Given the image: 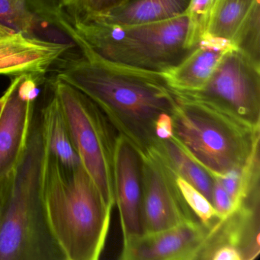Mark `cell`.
<instances>
[{
	"mask_svg": "<svg viewBox=\"0 0 260 260\" xmlns=\"http://www.w3.org/2000/svg\"><path fill=\"white\" fill-rule=\"evenodd\" d=\"M218 0H190L185 15L188 21V45L194 48L206 34Z\"/></svg>",
	"mask_w": 260,
	"mask_h": 260,
	"instance_id": "7402d4cb",
	"label": "cell"
},
{
	"mask_svg": "<svg viewBox=\"0 0 260 260\" xmlns=\"http://www.w3.org/2000/svg\"><path fill=\"white\" fill-rule=\"evenodd\" d=\"M12 175L13 173L0 180V226L2 223L4 211H5L6 205L8 199L9 191L11 185Z\"/></svg>",
	"mask_w": 260,
	"mask_h": 260,
	"instance_id": "4316f807",
	"label": "cell"
},
{
	"mask_svg": "<svg viewBox=\"0 0 260 260\" xmlns=\"http://www.w3.org/2000/svg\"><path fill=\"white\" fill-rule=\"evenodd\" d=\"M259 0H218L204 37L231 44L242 24Z\"/></svg>",
	"mask_w": 260,
	"mask_h": 260,
	"instance_id": "d6986e66",
	"label": "cell"
},
{
	"mask_svg": "<svg viewBox=\"0 0 260 260\" xmlns=\"http://www.w3.org/2000/svg\"><path fill=\"white\" fill-rule=\"evenodd\" d=\"M210 260H242L238 251L229 246H223L216 249Z\"/></svg>",
	"mask_w": 260,
	"mask_h": 260,
	"instance_id": "484cf974",
	"label": "cell"
},
{
	"mask_svg": "<svg viewBox=\"0 0 260 260\" xmlns=\"http://www.w3.org/2000/svg\"><path fill=\"white\" fill-rule=\"evenodd\" d=\"M79 37L97 55L117 64L164 73L182 62L194 48L188 45L186 15L135 25L97 21L71 22Z\"/></svg>",
	"mask_w": 260,
	"mask_h": 260,
	"instance_id": "277c9868",
	"label": "cell"
},
{
	"mask_svg": "<svg viewBox=\"0 0 260 260\" xmlns=\"http://www.w3.org/2000/svg\"><path fill=\"white\" fill-rule=\"evenodd\" d=\"M42 191L48 226L66 260L99 259L112 208L83 165L67 167L47 152Z\"/></svg>",
	"mask_w": 260,
	"mask_h": 260,
	"instance_id": "7a4b0ae2",
	"label": "cell"
},
{
	"mask_svg": "<svg viewBox=\"0 0 260 260\" xmlns=\"http://www.w3.org/2000/svg\"><path fill=\"white\" fill-rule=\"evenodd\" d=\"M176 182L187 206L208 229H211L221 219L211 202L197 188L177 174Z\"/></svg>",
	"mask_w": 260,
	"mask_h": 260,
	"instance_id": "44dd1931",
	"label": "cell"
},
{
	"mask_svg": "<svg viewBox=\"0 0 260 260\" xmlns=\"http://www.w3.org/2000/svg\"><path fill=\"white\" fill-rule=\"evenodd\" d=\"M260 197L243 201L229 215L220 219L208 231L197 259L210 260L220 246L238 251L242 260H253L260 252Z\"/></svg>",
	"mask_w": 260,
	"mask_h": 260,
	"instance_id": "4fadbf2b",
	"label": "cell"
},
{
	"mask_svg": "<svg viewBox=\"0 0 260 260\" xmlns=\"http://www.w3.org/2000/svg\"><path fill=\"white\" fill-rule=\"evenodd\" d=\"M7 97H8V89L6 90L2 96H0V118L2 116L4 107H5L6 103H7Z\"/></svg>",
	"mask_w": 260,
	"mask_h": 260,
	"instance_id": "83f0119b",
	"label": "cell"
},
{
	"mask_svg": "<svg viewBox=\"0 0 260 260\" xmlns=\"http://www.w3.org/2000/svg\"><path fill=\"white\" fill-rule=\"evenodd\" d=\"M176 95L177 104L171 115L175 141L211 175L243 170L259 149L260 127Z\"/></svg>",
	"mask_w": 260,
	"mask_h": 260,
	"instance_id": "5b68a950",
	"label": "cell"
},
{
	"mask_svg": "<svg viewBox=\"0 0 260 260\" xmlns=\"http://www.w3.org/2000/svg\"><path fill=\"white\" fill-rule=\"evenodd\" d=\"M175 92L211 106L248 125L260 127V67L235 48L225 54L201 89Z\"/></svg>",
	"mask_w": 260,
	"mask_h": 260,
	"instance_id": "52a82bcc",
	"label": "cell"
},
{
	"mask_svg": "<svg viewBox=\"0 0 260 260\" xmlns=\"http://www.w3.org/2000/svg\"><path fill=\"white\" fill-rule=\"evenodd\" d=\"M47 152L64 166L80 165L71 130L61 106L52 92L51 98L39 111Z\"/></svg>",
	"mask_w": 260,
	"mask_h": 260,
	"instance_id": "e0dca14e",
	"label": "cell"
},
{
	"mask_svg": "<svg viewBox=\"0 0 260 260\" xmlns=\"http://www.w3.org/2000/svg\"><path fill=\"white\" fill-rule=\"evenodd\" d=\"M12 34H15V33L12 32L10 30L7 29V28H4V27L0 26V39H4V38L10 36Z\"/></svg>",
	"mask_w": 260,
	"mask_h": 260,
	"instance_id": "f1b7e54d",
	"label": "cell"
},
{
	"mask_svg": "<svg viewBox=\"0 0 260 260\" xmlns=\"http://www.w3.org/2000/svg\"><path fill=\"white\" fill-rule=\"evenodd\" d=\"M46 153L36 112L23 154L12 175L0 226V260H66L45 216L42 179Z\"/></svg>",
	"mask_w": 260,
	"mask_h": 260,
	"instance_id": "3957f363",
	"label": "cell"
},
{
	"mask_svg": "<svg viewBox=\"0 0 260 260\" xmlns=\"http://www.w3.org/2000/svg\"><path fill=\"white\" fill-rule=\"evenodd\" d=\"M45 76H14L7 88L8 97L0 118V180L13 173L23 154Z\"/></svg>",
	"mask_w": 260,
	"mask_h": 260,
	"instance_id": "ba28073f",
	"label": "cell"
},
{
	"mask_svg": "<svg viewBox=\"0 0 260 260\" xmlns=\"http://www.w3.org/2000/svg\"><path fill=\"white\" fill-rule=\"evenodd\" d=\"M232 48L224 41L204 37L182 62L161 74L176 92L198 90L208 82L223 56Z\"/></svg>",
	"mask_w": 260,
	"mask_h": 260,
	"instance_id": "9a60e30c",
	"label": "cell"
},
{
	"mask_svg": "<svg viewBox=\"0 0 260 260\" xmlns=\"http://www.w3.org/2000/svg\"><path fill=\"white\" fill-rule=\"evenodd\" d=\"M69 47L12 34L0 39V75L47 74L68 53Z\"/></svg>",
	"mask_w": 260,
	"mask_h": 260,
	"instance_id": "5bb4252c",
	"label": "cell"
},
{
	"mask_svg": "<svg viewBox=\"0 0 260 260\" xmlns=\"http://www.w3.org/2000/svg\"><path fill=\"white\" fill-rule=\"evenodd\" d=\"M155 133L158 139L166 140L173 138V122L171 115L161 114L155 124Z\"/></svg>",
	"mask_w": 260,
	"mask_h": 260,
	"instance_id": "d4e9b609",
	"label": "cell"
},
{
	"mask_svg": "<svg viewBox=\"0 0 260 260\" xmlns=\"http://www.w3.org/2000/svg\"><path fill=\"white\" fill-rule=\"evenodd\" d=\"M213 178L212 205L221 218L226 217L235 210L234 203L226 193L217 176Z\"/></svg>",
	"mask_w": 260,
	"mask_h": 260,
	"instance_id": "cb8c5ba5",
	"label": "cell"
},
{
	"mask_svg": "<svg viewBox=\"0 0 260 260\" xmlns=\"http://www.w3.org/2000/svg\"><path fill=\"white\" fill-rule=\"evenodd\" d=\"M142 156L145 234L199 220L188 208L176 182V173L154 148Z\"/></svg>",
	"mask_w": 260,
	"mask_h": 260,
	"instance_id": "30bf717a",
	"label": "cell"
},
{
	"mask_svg": "<svg viewBox=\"0 0 260 260\" xmlns=\"http://www.w3.org/2000/svg\"><path fill=\"white\" fill-rule=\"evenodd\" d=\"M51 87L68 121L82 165L106 205L113 208L114 153L119 134L87 95L56 77L51 81Z\"/></svg>",
	"mask_w": 260,
	"mask_h": 260,
	"instance_id": "8992f818",
	"label": "cell"
},
{
	"mask_svg": "<svg viewBox=\"0 0 260 260\" xmlns=\"http://www.w3.org/2000/svg\"><path fill=\"white\" fill-rule=\"evenodd\" d=\"M189 2L190 0H127L103 16L85 20L116 25L160 22L185 15Z\"/></svg>",
	"mask_w": 260,
	"mask_h": 260,
	"instance_id": "2e32d148",
	"label": "cell"
},
{
	"mask_svg": "<svg viewBox=\"0 0 260 260\" xmlns=\"http://www.w3.org/2000/svg\"><path fill=\"white\" fill-rule=\"evenodd\" d=\"M209 229L188 220L159 232L147 234L123 244L121 260H196Z\"/></svg>",
	"mask_w": 260,
	"mask_h": 260,
	"instance_id": "7c38bea8",
	"label": "cell"
},
{
	"mask_svg": "<svg viewBox=\"0 0 260 260\" xmlns=\"http://www.w3.org/2000/svg\"><path fill=\"white\" fill-rule=\"evenodd\" d=\"M63 0H0V26L29 39L81 51Z\"/></svg>",
	"mask_w": 260,
	"mask_h": 260,
	"instance_id": "9c48e42d",
	"label": "cell"
},
{
	"mask_svg": "<svg viewBox=\"0 0 260 260\" xmlns=\"http://www.w3.org/2000/svg\"><path fill=\"white\" fill-rule=\"evenodd\" d=\"M53 68L56 78L92 100L141 156L149 153L158 140V117L172 115L177 104L176 92L161 73L108 61L86 43L83 54H67Z\"/></svg>",
	"mask_w": 260,
	"mask_h": 260,
	"instance_id": "6da1fadb",
	"label": "cell"
},
{
	"mask_svg": "<svg viewBox=\"0 0 260 260\" xmlns=\"http://www.w3.org/2000/svg\"><path fill=\"white\" fill-rule=\"evenodd\" d=\"M153 148L176 174L197 188L212 204V176L190 156L174 138L158 139Z\"/></svg>",
	"mask_w": 260,
	"mask_h": 260,
	"instance_id": "ac0fdd59",
	"label": "cell"
},
{
	"mask_svg": "<svg viewBox=\"0 0 260 260\" xmlns=\"http://www.w3.org/2000/svg\"><path fill=\"white\" fill-rule=\"evenodd\" d=\"M259 3L251 10L231 42L233 48L258 67H260Z\"/></svg>",
	"mask_w": 260,
	"mask_h": 260,
	"instance_id": "ffe728a7",
	"label": "cell"
},
{
	"mask_svg": "<svg viewBox=\"0 0 260 260\" xmlns=\"http://www.w3.org/2000/svg\"><path fill=\"white\" fill-rule=\"evenodd\" d=\"M127 0H63V7L70 22L103 16Z\"/></svg>",
	"mask_w": 260,
	"mask_h": 260,
	"instance_id": "603a6c76",
	"label": "cell"
},
{
	"mask_svg": "<svg viewBox=\"0 0 260 260\" xmlns=\"http://www.w3.org/2000/svg\"><path fill=\"white\" fill-rule=\"evenodd\" d=\"M114 188L123 244L145 234L142 156L121 135L114 153Z\"/></svg>",
	"mask_w": 260,
	"mask_h": 260,
	"instance_id": "8fae6325",
	"label": "cell"
}]
</instances>
